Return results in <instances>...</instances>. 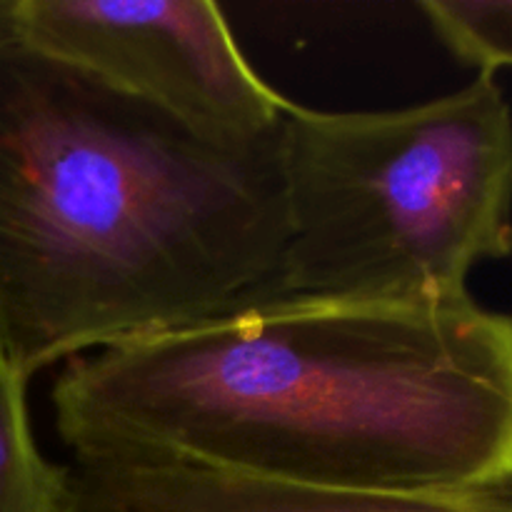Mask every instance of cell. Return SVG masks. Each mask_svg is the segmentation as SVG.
Segmentation results:
<instances>
[{
  "label": "cell",
  "mask_w": 512,
  "mask_h": 512,
  "mask_svg": "<svg viewBox=\"0 0 512 512\" xmlns=\"http://www.w3.org/2000/svg\"><path fill=\"white\" fill-rule=\"evenodd\" d=\"M73 458H165L375 493L512 483V315L280 300L65 363Z\"/></svg>",
  "instance_id": "obj_1"
},
{
  "label": "cell",
  "mask_w": 512,
  "mask_h": 512,
  "mask_svg": "<svg viewBox=\"0 0 512 512\" xmlns=\"http://www.w3.org/2000/svg\"><path fill=\"white\" fill-rule=\"evenodd\" d=\"M280 128L248 143L198 133L30 45L0 0L10 363L30 380L258 303L288 240Z\"/></svg>",
  "instance_id": "obj_2"
},
{
  "label": "cell",
  "mask_w": 512,
  "mask_h": 512,
  "mask_svg": "<svg viewBox=\"0 0 512 512\" xmlns=\"http://www.w3.org/2000/svg\"><path fill=\"white\" fill-rule=\"evenodd\" d=\"M280 150L288 240L258 303H443L512 255V110L495 75L398 110L290 100Z\"/></svg>",
  "instance_id": "obj_3"
},
{
  "label": "cell",
  "mask_w": 512,
  "mask_h": 512,
  "mask_svg": "<svg viewBox=\"0 0 512 512\" xmlns=\"http://www.w3.org/2000/svg\"><path fill=\"white\" fill-rule=\"evenodd\" d=\"M13 28L113 88L230 143L273 135L290 100L208 0H10Z\"/></svg>",
  "instance_id": "obj_4"
},
{
  "label": "cell",
  "mask_w": 512,
  "mask_h": 512,
  "mask_svg": "<svg viewBox=\"0 0 512 512\" xmlns=\"http://www.w3.org/2000/svg\"><path fill=\"white\" fill-rule=\"evenodd\" d=\"M60 512H512V483L460 493H375L165 458H73Z\"/></svg>",
  "instance_id": "obj_5"
},
{
  "label": "cell",
  "mask_w": 512,
  "mask_h": 512,
  "mask_svg": "<svg viewBox=\"0 0 512 512\" xmlns=\"http://www.w3.org/2000/svg\"><path fill=\"white\" fill-rule=\"evenodd\" d=\"M68 465L40 453L28 415V378L0 350V512H60Z\"/></svg>",
  "instance_id": "obj_6"
},
{
  "label": "cell",
  "mask_w": 512,
  "mask_h": 512,
  "mask_svg": "<svg viewBox=\"0 0 512 512\" xmlns=\"http://www.w3.org/2000/svg\"><path fill=\"white\" fill-rule=\"evenodd\" d=\"M418 8L460 63L490 75L512 68V0H423Z\"/></svg>",
  "instance_id": "obj_7"
}]
</instances>
